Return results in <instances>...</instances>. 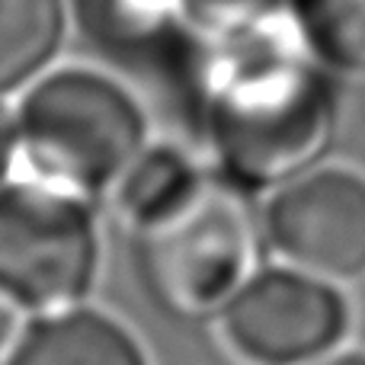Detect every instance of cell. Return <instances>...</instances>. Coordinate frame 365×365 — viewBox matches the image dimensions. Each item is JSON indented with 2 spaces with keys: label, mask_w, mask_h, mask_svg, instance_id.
I'll list each match as a JSON object with an SVG mask.
<instances>
[{
  "label": "cell",
  "mask_w": 365,
  "mask_h": 365,
  "mask_svg": "<svg viewBox=\"0 0 365 365\" xmlns=\"http://www.w3.org/2000/svg\"><path fill=\"white\" fill-rule=\"evenodd\" d=\"M330 77L292 4L202 38L180 81L215 177L263 199L321 164L340 125Z\"/></svg>",
  "instance_id": "cell-1"
},
{
  "label": "cell",
  "mask_w": 365,
  "mask_h": 365,
  "mask_svg": "<svg viewBox=\"0 0 365 365\" xmlns=\"http://www.w3.org/2000/svg\"><path fill=\"white\" fill-rule=\"evenodd\" d=\"M19 173L106 202L119 177L151 141L141 100L96 68H48L16 100Z\"/></svg>",
  "instance_id": "cell-2"
},
{
  "label": "cell",
  "mask_w": 365,
  "mask_h": 365,
  "mask_svg": "<svg viewBox=\"0 0 365 365\" xmlns=\"http://www.w3.org/2000/svg\"><path fill=\"white\" fill-rule=\"evenodd\" d=\"M250 195L215 177L199 202L167 225L135 234V276L160 314L215 324L263 259Z\"/></svg>",
  "instance_id": "cell-3"
},
{
  "label": "cell",
  "mask_w": 365,
  "mask_h": 365,
  "mask_svg": "<svg viewBox=\"0 0 365 365\" xmlns=\"http://www.w3.org/2000/svg\"><path fill=\"white\" fill-rule=\"evenodd\" d=\"M103 250L100 202L19 170L0 182V295L29 317L90 302Z\"/></svg>",
  "instance_id": "cell-4"
},
{
  "label": "cell",
  "mask_w": 365,
  "mask_h": 365,
  "mask_svg": "<svg viewBox=\"0 0 365 365\" xmlns=\"http://www.w3.org/2000/svg\"><path fill=\"white\" fill-rule=\"evenodd\" d=\"M215 330L244 365H311L346 346L353 304L346 285L269 257L218 314Z\"/></svg>",
  "instance_id": "cell-5"
},
{
  "label": "cell",
  "mask_w": 365,
  "mask_h": 365,
  "mask_svg": "<svg viewBox=\"0 0 365 365\" xmlns=\"http://www.w3.org/2000/svg\"><path fill=\"white\" fill-rule=\"evenodd\" d=\"M259 234L272 259L334 279H365V173L321 164L276 186L259 202Z\"/></svg>",
  "instance_id": "cell-6"
},
{
  "label": "cell",
  "mask_w": 365,
  "mask_h": 365,
  "mask_svg": "<svg viewBox=\"0 0 365 365\" xmlns=\"http://www.w3.org/2000/svg\"><path fill=\"white\" fill-rule=\"evenodd\" d=\"M81 29L113 61L180 74L195 45L192 0H74Z\"/></svg>",
  "instance_id": "cell-7"
},
{
  "label": "cell",
  "mask_w": 365,
  "mask_h": 365,
  "mask_svg": "<svg viewBox=\"0 0 365 365\" xmlns=\"http://www.w3.org/2000/svg\"><path fill=\"white\" fill-rule=\"evenodd\" d=\"M4 365H154L141 336L113 311L71 304L32 314Z\"/></svg>",
  "instance_id": "cell-8"
},
{
  "label": "cell",
  "mask_w": 365,
  "mask_h": 365,
  "mask_svg": "<svg viewBox=\"0 0 365 365\" xmlns=\"http://www.w3.org/2000/svg\"><path fill=\"white\" fill-rule=\"evenodd\" d=\"M215 182L205 154L177 141H148L145 151L128 164V170L109 192V205L128 234H145L167 225L205 195Z\"/></svg>",
  "instance_id": "cell-9"
},
{
  "label": "cell",
  "mask_w": 365,
  "mask_h": 365,
  "mask_svg": "<svg viewBox=\"0 0 365 365\" xmlns=\"http://www.w3.org/2000/svg\"><path fill=\"white\" fill-rule=\"evenodd\" d=\"M71 0H0V96L23 93L55 64Z\"/></svg>",
  "instance_id": "cell-10"
},
{
  "label": "cell",
  "mask_w": 365,
  "mask_h": 365,
  "mask_svg": "<svg viewBox=\"0 0 365 365\" xmlns=\"http://www.w3.org/2000/svg\"><path fill=\"white\" fill-rule=\"evenodd\" d=\"M308 48L330 74L365 77V0H289Z\"/></svg>",
  "instance_id": "cell-11"
},
{
  "label": "cell",
  "mask_w": 365,
  "mask_h": 365,
  "mask_svg": "<svg viewBox=\"0 0 365 365\" xmlns=\"http://www.w3.org/2000/svg\"><path fill=\"white\" fill-rule=\"evenodd\" d=\"M289 6V0H192L195 13V45L208 36H218L240 23H250L272 10ZM192 45V48H195Z\"/></svg>",
  "instance_id": "cell-12"
},
{
  "label": "cell",
  "mask_w": 365,
  "mask_h": 365,
  "mask_svg": "<svg viewBox=\"0 0 365 365\" xmlns=\"http://www.w3.org/2000/svg\"><path fill=\"white\" fill-rule=\"evenodd\" d=\"M19 167V138H16V109L0 96V182H6Z\"/></svg>",
  "instance_id": "cell-13"
},
{
  "label": "cell",
  "mask_w": 365,
  "mask_h": 365,
  "mask_svg": "<svg viewBox=\"0 0 365 365\" xmlns=\"http://www.w3.org/2000/svg\"><path fill=\"white\" fill-rule=\"evenodd\" d=\"M26 321H29V314L0 295V365H4L6 356L13 353V346H16V340H19V334H23Z\"/></svg>",
  "instance_id": "cell-14"
},
{
  "label": "cell",
  "mask_w": 365,
  "mask_h": 365,
  "mask_svg": "<svg viewBox=\"0 0 365 365\" xmlns=\"http://www.w3.org/2000/svg\"><path fill=\"white\" fill-rule=\"evenodd\" d=\"M311 365H365V349L349 346V343H346V346L334 349V353H327L324 359H317Z\"/></svg>",
  "instance_id": "cell-15"
}]
</instances>
